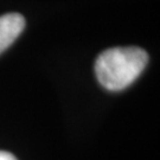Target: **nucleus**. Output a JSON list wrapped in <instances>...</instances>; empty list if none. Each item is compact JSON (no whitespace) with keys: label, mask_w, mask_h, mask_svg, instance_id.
I'll return each mask as SVG.
<instances>
[{"label":"nucleus","mask_w":160,"mask_h":160,"mask_svg":"<svg viewBox=\"0 0 160 160\" xmlns=\"http://www.w3.org/2000/svg\"><path fill=\"white\" fill-rule=\"evenodd\" d=\"M147 62L148 55L140 48H113L97 57L95 72L98 82L106 89L119 92L137 80Z\"/></svg>","instance_id":"nucleus-1"},{"label":"nucleus","mask_w":160,"mask_h":160,"mask_svg":"<svg viewBox=\"0 0 160 160\" xmlns=\"http://www.w3.org/2000/svg\"><path fill=\"white\" fill-rule=\"evenodd\" d=\"M25 28V19L19 13H7L0 17V53L19 37Z\"/></svg>","instance_id":"nucleus-2"},{"label":"nucleus","mask_w":160,"mask_h":160,"mask_svg":"<svg viewBox=\"0 0 160 160\" xmlns=\"http://www.w3.org/2000/svg\"><path fill=\"white\" fill-rule=\"evenodd\" d=\"M0 160H17V158L11 153H8V152L0 151Z\"/></svg>","instance_id":"nucleus-3"}]
</instances>
